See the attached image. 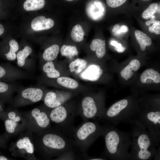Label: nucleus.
Instances as JSON below:
<instances>
[{
  "instance_id": "nucleus-21",
  "label": "nucleus",
  "mask_w": 160,
  "mask_h": 160,
  "mask_svg": "<svg viewBox=\"0 0 160 160\" xmlns=\"http://www.w3.org/2000/svg\"><path fill=\"white\" fill-rule=\"evenodd\" d=\"M135 34L136 38L142 51H144L146 46H149L151 44V40L146 34L139 30H136Z\"/></svg>"
},
{
  "instance_id": "nucleus-39",
  "label": "nucleus",
  "mask_w": 160,
  "mask_h": 160,
  "mask_svg": "<svg viewBox=\"0 0 160 160\" xmlns=\"http://www.w3.org/2000/svg\"><path fill=\"white\" fill-rule=\"evenodd\" d=\"M5 103L2 100L0 99V115L4 110V103Z\"/></svg>"
},
{
  "instance_id": "nucleus-38",
  "label": "nucleus",
  "mask_w": 160,
  "mask_h": 160,
  "mask_svg": "<svg viewBox=\"0 0 160 160\" xmlns=\"http://www.w3.org/2000/svg\"><path fill=\"white\" fill-rule=\"evenodd\" d=\"M153 160H160V145L158 147L156 151L153 156Z\"/></svg>"
},
{
  "instance_id": "nucleus-4",
  "label": "nucleus",
  "mask_w": 160,
  "mask_h": 160,
  "mask_svg": "<svg viewBox=\"0 0 160 160\" xmlns=\"http://www.w3.org/2000/svg\"><path fill=\"white\" fill-rule=\"evenodd\" d=\"M105 129L104 124L97 121H83L75 127L72 139L76 148L81 154H86L92 144L102 135Z\"/></svg>"
},
{
  "instance_id": "nucleus-14",
  "label": "nucleus",
  "mask_w": 160,
  "mask_h": 160,
  "mask_svg": "<svg viewBox=\"0 0 160 160\" xmlns=\"http://www.w3.org/2000/svg\"><path fill=\"white\" fill-rule=\"evenodd\" d=\"M54 22L51 18H47L44 16H39L35 18L32 21L31 26L32 28L35 31L47 30L52 28Z\"/></svg>"
},
{
  "instance_id": "nucleus-29",
  "label": "nucleus",
  "mask_w": 160,
  "mask_h": 160,
  "mask_svg": "<svg viewBox=\"0 0 160 160\" xmlns=\"http://www.w3.org/2000/svg\"><path fill=\"white\" fill-rule=\"evenodd\" d=\"M84 32L80 25H75L72 29L71 35L72 39L75 42H80L83 39Z\"/></svg>"
},
{
  "instance_id": "nucleus-25",
  "label": "nucleus",
  "mask_w": 160,
  "mask_h": 160,
  "mask_svg": "<svg viewBox=\"0 0 160 160\" xmlns=\"http://www.w3.org/2000/svg\"><path fill=\"white\" fill-rule=\"evenodd\" d=\"M56 79V81L58 84L65 87L75 89L79 86L78 82L75 80L67 77H59Z\"/></svg>"
},
{
  "instance_id": "nucleus-24",
  "label": "nucleus",
  "mask_w": 160,
  "mask_h": 160,
  "mask_svg": "<svg viewBox=\"0 0 160 160\" xmlns=\"http://www.w3.org/2000/svg\"><path fill=\"white\" fill-rule=\"evenodd\" d=\"M45 3L44 0H27L23 4V7L27 11L37 10L43 8Z\"/></svg>"
},
{
  "instance_id": "nucleus-9",
  "label": "nucleus",
  "mask_w": 160,
  "mask_h": 160,
  "mask_svg": "<svg viewBox=\"0 0 160 160\" xmlns=\"http://www.w3.org/2000/svg\"><path fill=\"white\" fill-rule=\"evenodd\" d=\"M9 149L13 154L33 159L35 151L33 133L28 130L21 133L17 140L11 144Z\"/></svg>"
},
{
  "instance_id": "nucleus-34",
  "label": "nucleus",
  "mask_w": 160,
  "mask_h": 160,
  "mask_svg": "<svg viewBox=\"0 0 160 160\" xmlns=\"http://www.w3.org/2000/svg\"><path fill=\"white\" fill-rule=\"evenodd\" d=\"M126 0H107L106 2L107 5L112 8L119 7L124 3Z\"/></svg>"
},
{
  "instance_id": "nucleus-8",
  "label": "nucleus",
  "mask_w": 160,
  "mask_h": 160,
  "mask_svg": "<svg viewBox=\"0 0 160 160\" xmlns=\"http://www.w3.org/2000/svg\"><path fill=\"white\" fill-rule=\"evenodd\" d=\"M67 108L62 105L52 109L49 113L51 122L72 138L75 128L74 125L73 116L70 115Z\"/></svg>"
},
{
  "instance_id": "nucleus-26",
  "label": "nucleus",
  "mask_w": 160,
  "mask_h": 160,
  "mask_svg": "<svg viewBox=\"0 0 160 160\" xmlns=\"http://www.w3.org/2000/svg\"><path fill=\"white\" fill-rule=\"evenodd\" d=\"M75 149L64 152L53 160H81V154Z\"/></svg>"
},
{
  "instance_id": "nucleus-15",
  "label": "nucleus",
  "mask_w": 160,
  "mask_h": 160,
  "mask_svg": "<svg viewBox=\"0 0 160 160\" xmlns=\"http://www.w3.org/2000/svg\"><path fill=\"white\" fill-rule=\"evenodd\" d=\"M103 73V70L99 65L93 64L89 65L83 72L81 76L84 79L95 81L98 79Z\"/></svg>"
},
{
  "instance_id": "nucleus-43",
  "label": "nucleus",
  "mask_w": 160,
  "mask_h": 160,
  "mask_svg": "<svg viewBox=\"0 0 160 160\" xmlns=\"http://www.w3.org/2000/svg\"><path fill=\"white\" fill-rule=\"evenodd\" d=\"M67 1H72V0H67Z\"/></svg>"
},
{
  "instance_id": "nucleus-18",
  "label": "nucleus",
  "mask_w": 160,
  "mask_h": 160,
  "mask_svg": "<svg viewBox=\"0 0 160 160\" xmlns=\"http://www.w3.org/2000/svg\"><path fill=\"white\" fill-rule=\"evenodd\" d=\"M90 48L92 50L95 51L98 57L102 58L105 53V40L98 39H93L91 42Z\"/></svg>"
},
{
  "instance_id": "nucleus-22",
  "label": "nucleus",
  "mask_w": 160,
  "mask_h": 160,
  "mask_svg": "<svg viewBox=\"0 0 160 160\" xmlns=\"http://www.w3.org/2000/svg\"><path fill=\"white\" fill-rule=\"evenodd\" d=\"M59 51V47L57 44H53L47 48L42 55L43 59L46 61H52L57 57Z\"/></svg>"
},
{
  "instance_id": "nucleus-3",
  "label": "nucleus",
  "mask_w": 160,
  "mask_h": 160,
  "mask_svg": "<svg viewBox=\"0 0 160 160\" xmlns=\"http://www.w3.org/2000/svg\"><path fill=\"white\" fill-rule=\"evenodd\" d=\"M131 125V149L129 160H153L157 149L146 128L137 120L128 122Z\"/></svg>"
},
{
  "instance_id": "nucleus-16",
  "label": "nucleus",
  "mask_w": 160,
  "mask_h": 160,
  "mask_svg": "<svg viewBox=\"0 0 160 160\" xmlns=\"http://www.w3.org/2000/svg\"><path fill=\"white\" fill-rule=\"evenodd\" d=\"M140 66L139 61L137 59L133 60L121 70L120 73L121 76L126 80H127L132 77L134 72L138 70Z\"/></svg>"
},
{
  "instance_id": "nucleus-37",
  "label": "nucleus",
  "mask_w": 160,
  "mask_h": 160,
  "mask_svg": "<svg viewBox=\"0 0 160 160\" xmlns=\"http://www.w3.org/2000/svg\"><path fill=\"white\" fill-rule=\"evenodd\" d=\"M114 49L119 53H122L124 51L125 48L121 44L119 43L114 47Z\"/></svg>"
},
{
  "instance_id": "nucleus-27",
  "label": "nucleus",
  "mask_w": 160,
  "mask_h": 160,
  "mask_svg": "<svg viewBox=\"0 0 160 160\" xmlns=\"http://www.w3.org/2000/svg\"><path fill=\"white\" fill-rule=\"evenodd\" d=\"M87 63L84 59L78 58L71 62L69 65L70 71L78 74L80 73L86 67Z\"/></svg>"
},
{
  "instance_id": "nucleus-33",
  "label": "nucleus",
  "mask_w": 160,
  "mask_h": 160,
  "mask_svg": "<svg viewBox=\"0 0 160 160\" xmlns=\"http://www.w3.org/2000/svg\"><path fill=\"white\" fill-rule=\"evenodd\" d=\"M128 31L129 28L128 27L124 25L120 26L119 25H118L114 27L112 30V32L116 34L125 33Z\"/></svg>"
},
{
  "instance_id": "nucleus-19",
  "label": "nucleus",
  "mask_w": 160,
  "mask_h": 160,
  "mask_svg": "<svg viewBox=\"0 0 160 160\" xmlns=\"http://www.w3.org/2000/svg\"><path fill=\"white\" fill-rule=\"evenodd\" d=\"M42 71L47 78L48 79L57 78L60 76V73L55 68L54 64L52 61H48L43 65Z\"/></svg>"
},
{
  "instance_id": "nucleus-40",
  "label": "nucleus",
  "mask_w": 160,
  "mask_h": 160,
  "mask_svg": "<svg viewBox=\"0 0 160 160\" xmlns=\"http://www.w3.org/2000/svg\"><path fill=\"white\" fill-rule=\"evenodd\" d=\"M5 31V29L3 25L0 23V36L3 35Z\"/></svg>"
},
{
  "instance_id": "nucleus-7",
  "label": "nucleus",
  "mask_w": 160,
  "mask_h": 160,
  "mask_svg": "<svg viewBox=\"0 0 160 160\" xmlns=\"http://www.w3.org/2000/svg\"><path fill=\"white\" fill-rule=\"evenodd\" d=\"M17 92L11 104V108H14L39 102L45 95L44 89L39 84L25 87L21 86Z\"/></svg>"
},
{
  "instance_id": "nucleus-42",
  "label": "nucleus",
  "mask_w": 160,
  "mask_h": 160,
  "mask_svg": "<svg viewBox=\"0 0 160 160\" xmlns=\"http://www.w3.org/2000/svg\"><path fill=\"white\" fill-rule=\"evenodd\" d=\"M0 160H9V159L6 157L4 156H0Z\"/></svg>"
},
{
  "instance_id": "nucleus-1",
  "label": "nucleus",
  "mask_w": 160,
  "mask_h": 160,
  "mask_svg": "<svg viewBox=\"0 0 160 160\" xmlns=\"http://www.w3.org/2000/svg\"><path fill=\"white\" fill-rule=\"evenodd\" d=\"M103 135L105 147L102 155L110 160H129V148L131 144V132L121 131L106 122Z\"/></svg>"
},
{
  "instance_id": "nucleus-2",
  "label": "nucleus",
  "mask_w": 160,
  "mask_h": 160,
  "mask_svg": "<svg viewBox=\"0 0 160 160\" xmlns=\"http://www.w3.org/2000/svg\"><path fill=\"white\" fill-rule=\"evenodd\" d=\"M37 133L36 145L49 156H59L76 148L72 139L57 127Z\"/></svg>"
},
{
  "instance_id": "nucleus-20",
  "label": "nucleus",
  "mask_w": 160,
  "mask_h": 160,
  "mask_svg": "<svg viewBox=\"0 0 160 160\" xmlns=\"http://www.w3.org/2000/svg\"><path fill=\"white\" fill-rule=\"evenodd\" d=\"M148 79L152 80L155 83H159L160 82V74L153 69H147L142 73L140 81L142 83H144Z\"/></svg>"
},
{
  "instance_id": "nucleus-41",
  "label": "nucleus",
  "mask_w": 160,
  "mask_h": 160,
  "mask_svg": "<svg viewBox=\"0 0 160 160\" xmlns=\"http://www.w3.org/2000/svg\"><path fill=\"white\" fill-rule=\"evenodd\" d=\"M118 42L115 41H111L110 42V44L112 46L115 47L118 44Z\"/></svg>"
},
{
  "instance_id": "nucleus-17",
  "label": "nucleus",
  "mask_w": 160,
  "mask_h": 160,
  "mask_svg": "<svg viewBox=\"0 0 160 160\" xmlns=\"http://www.w3.org/2000/svg\"><path fill=\"white\" fill-rule=\"evenodd\" d=\"M45 106L52 109L62 105L59 101L57 93L53 91H49L45 94L43 99Z\"/></svg>"
},
{
  "instance_id": "nucleus-13",
  "label": "nucleus",
  "mask_w": 160,
  "mask_h": 160,
  "mask_svg": "<svg viewBox=\"0 0 160 160\" xmlns=\"http://www.w3.org/2000/svg\"><path fill=\"white\" fill-rule=\"evenodd\" d=\"M81 108L83 121L94 118L97 115L98 108L93 99L90 97H85L82 100Z\"/></svg>"
},
{
  "instance_id": "nucleus-36",
  "label": "nucleus",
  "mask_w": 160,
  "mask_h": 160,
  "mask_svg": "<svg viewBox=\"0 0 160 160\" xmlns=\"http://www.w3.org/2000/svg\"><path fill=\"white\" fill-rule=\"evenodd\" d=\"M82 160H107L102 158H92L88 156L87 154H81Z\"/></svg>"
},
{
  "instance_id": "nucleus-30",
  "label": "nucleus",
  "mask_w": 160,
  "mask_h": 160,
  "mask_svg": "<svg viewBox=\"0 0 160 160\" xmlns=\"http://www.w3.org/2000/svg\"><path fill=\"white\" fill-rule=\"evenodd\" d=\"M61 54L70 58L78 54V52L76 46L64 45L60 50Z\"/></svg>"
},
{
  "instance_id": "nucleus-12",
  "label": "nucleus",
  "mask_w": 160,
  "mask_h": 160,
  "mask_svg": "<svg viewBox=\"0 0 160 160\" xmlns=\"http://www.w3.org/2000/svg\"><path fill=\"white\" fill-rule=\"evenodd\" d=\"M21 86L15 81H0V99L5 103L11 104L13 100V95L17 91Z\"/></svg>"
},
{
  "instance_id": "nucleus-11",
  "label": "nucleus",
  "mask_w": 160,
  "mask_h": 160,
  "mask_svg": "<svg viewBox=\"0 0 160 160\" xmlns=\"http://www.w3.org/2000/svg\"><path fill=\"white\" fill-rule=\"evenodd\" d=\"M28 72L7 65H0V81H15L18 80L28 79L33 77Z\"/></svg>"
},
{
  "instance_id": "nucleus-5",
  "label": "nucleus",
  "mask_w": 160,
  "mask_h": 160,
  "mask_svg": "<svg viewBox=\"0 0 160 160\" xmlns=\"http://www.w3.org/2000/svg\"><path fill=\"white\" fill-rule=\"evenodd\" d=\"M49 113L44 108L40 107L22 113L26 121V129L37 133L50 128Z\"/></svg>"
},
{
  "instance_id": "nucleus-28",
  "label": "nucleus",
  "mask_w": 160,
  "mask_h": 160,
  "mask_svg": "<svg viewBox=\"0 0 160 160\" xmlns=\"http://www.w3.org/2000/svg\"><path fill=\"white\" fill-rule=\"evenodd\" d=\"M10 46L9 50L3 56L7 60H14L16 58V52L18 50L19 46L18 43L15 40L12 39L9 42Z\"/></svg>"
},
{
  "instance_id": "nucleus-6",
  "label": "nucleus",
  "mask_w": 160,
  "mask_h": 160,
  "mask_svg": "<svg viewBox=\"0 0 160 160\" xmlns=\"http://www.w3.org/2000/svg\"><path fill=\"white\" fill-rule=\"evenodd\" d=\"M0 119L4 122V133L9 138L26 129V119L16 108H11L4 110L0 115Z\"/></svg>"
},
{
  "instance_id": "nucleus-10",
  "label": "nucleus",
  "mask_w": 160,
  "mask_h": 160,
  "mask_svg": "<svg viewBox=\"0 0 160 160\" xmlns=\"http://www.w3.org/2000/svg\"><path fill=\"white\" fill-rule=\"evenodd\" d=\"M146 129L156 147L160 142V112L151 111L137 119Z\"/></svg>"
},
{
  "instance_id": "nucleus-23",
  "label": "nucleus",
  "mask_w": 160,
  "mask_h": 160,
  "mask_svg": "<svg viewBox=\"0 0 160 160\" xmlns=\"http://www.w3.org/2000/svg\"><path fill=\"white\" fill-rule=\"evenodd\" d=\"M31 48L28 46H26L22 50L19 51L16 55L17 64L18 66L24 68L26 59L32 52Z\"/></svg>"
},
{
  "instance_id": "nucleus-31",
  "label": "nucleus",
  "mask_w": 160,
  "mask_h": 160,
  "mask_svg": "<svg viewBox=\"0 0 160 160\" xmlns=\"http://www.w3.org/2000/svg\"><path fill=\"white\" fill-rule=\"evenodd\" d=\"M158 8V5L157 3H153L151 4L142 13V17L145 19L151 18L156 13Z\"/></svg>"
},
{
  "instance_id": "nucleus-35",
  "label": "nucleus",
  "mask_w": 160,
  "mask_h": 160,
  "mask_svg": "<svg viewBox=\"0 0 160 160\" xmlns=\"http://www.w3.org/2000/svg\"><path fill=\"white\" fill-rule=\"evenodd\" d=\"M9 138L4 133L0 134V147L5 149L7 147V142Z\"/></svg>"
},
{
  "instance_id": "nucleus-32",
  "label": "nucleus",
  "mask_w": 160,
  "mask_h": 160,
  "mask_svg": "<svg viewBox=\"0 0 160 160\" xmlns=\"http://www.w3.org/2000/svg\"><path fill=\"white\" fill-rule=\"evenodd\" d=\"M146 24L149 25L152 24L151 26H149L148 30L151 33H154L156 34H160V21L159 20H148L145 22Z\"/></svg>"
}]
</instances>
